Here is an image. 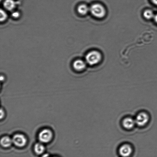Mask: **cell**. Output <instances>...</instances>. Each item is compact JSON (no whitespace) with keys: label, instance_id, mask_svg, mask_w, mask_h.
I'll use <instances>...</instances> for the list:
<instances>
[{"label":"cell","instance_id":"cell-14","mask_svg":"<svg viewBox=\"0 0 157 157\" xmlns=\"http://www.w3.org/2000/svg\"><path fill=\"white\" fill-rule=\"evenodd\" d=\"M0 14H1V22L4 21L7 19V13H6L5 11H4V10L1 9V12H0Z\"/></svg>","mask_w":157,"mask_h":157},{"label":"cell","instance_id":"cell-8","mask_svg":"<svg viewBox=\"0 0 157 157\" xmlns=\"http://www.w3.org/2000/svg\"><path fill=\"white\" fill-rule=\"evenodd\" d=\"M86 64L84 61L81 60H77L73 63V66L75 70L81 71L84 70L86 67Z\"/></svg>","mask_w":157,"mask_h":157},{"label":"cell","instance_id":"cell-6","mask_svg":"<svg viewBox=\"0 0 157 157\" xmlns=\"http://www.w3.org/2000/svg\"><path fill=\"white\" fill-rule=\"evenodd\" d=\"M133 148L130 144H123L120 147L118 150L119 155L121 157H129L133 153Z\"/></svg>","mask_w":157,"mask_h":157},{"label":"cell","instance_id":"cell-16","mask_svg":"<svg viewBox=\"0 0 157 157\" xmlns=\"http://www.w3.org/2000/svg\"><path fill=\"white\" fill-rule=\"evenodd\" d=\"M1 119H2V118H4V117L5 115L4 111L2 110V109H1Z\"/></svg>","mask_w":157,"mask_h":157},{"label":"cell","instance_id":"cell-10","mask_svg":"<svg viewBox=\"0 0 157 157\" xmlns=\"http://www.w3.org/2000/svg\"><path fill=\"white\" fill-rule=\"evenodd\" d=\"M1 143L3 147L7 148L11 146L13 142L12 139L9 137L5 136L1 138Z\"/></svg>","mask_w":157,"mask_h":157},{"label":"cell","instance_id":"cell-5","mask_svg":"<svg viewBox=\"0 0 157 157\" xmlns=\"http://www.w3.org/2000/svg\"><path fill=\"white\" fill-rule=\"evenodd\" d=\"M149 119L150 118L148 114L145 112H143L138 114L135 120L137 125L140 127H143L148 123Z\"/></svg>","mask_w":157,"mask_h":157},{"label":"cell","instance_id":"cell-18","mask_svg":"<svg viewBox=\"0 0 157 157\" xmlns=\"http://www.w3.org/2000/svg\"><path fill=\"white\" fill-rule=\"evenodd\" d=\"M151 1L154 4L157 5V0H151Z\"/></svg>","mask_w":157,"mask_h":157},{"label":"cell","instance_id":"cell-4","mask_svg":"<svg viewBox=\"0 0 157 157\" xmlns=\"http://www.w3.org/2000/svg\"><path fill=\"white\" fill-rule=\"evenodd\" d=\"M13 144L18 147H25L27 143V138L24 135L18 133L15 135L12 138Z\"/></svg>","mask_w":157,"mask_h":157},{"label":"cell","instance_id":"cell-19","mask_svg":"<svg viewBox=\"0 0 157 157\" xmlns=\"http://www.w3.org/2000/svg\"><path fill=\"white\" fill-rule=\"evenodd\" d=\"M42 157H51L49 156V155L48 154H45L43 155Z\"/></svg>","mask_w":157,"mask_h":157},{"label":"cell","instance_id":"cell-17","mask_svg":"<svg viewBox=\"0 0 157 157\" xmlns=\"http://www.w3.org/2000/svg\"><path fill=\"white\" fill-rule=\"evenodd\" d=\"M154 18V20L155 22H156L157 23V14L156 15H155Z\"/></svg>","mask_w":157,"mask_h":157},{"label":"cell","instance_id":"cell-2","mask_svg":"<svg viewBox=\"0 0 157 157\" xmlns=\"http://www.w3.org/2000/svg\"><path fill=\"white\" fill-rule=\"evenodd\" d=\"M90 11L92 15L98 18H103L106 14L105 8L99 4H94L91 6Z\"/></svg>","mask_w":157,"mask_h":157},{"label":"cell","instance_id":"cell-1","mask_svg":"<svg viewBox=\"0 0 157 157\" xmlns=\"http://www.w3.org/2000/svg\"><path fill=\"white\" fill-rule=\"evenodd\" d=\"M101 59V55L97 51H92L86 55V60L88 64L90 65H95L100 62Z\"/></svg>","mask_w":157,"mask_h":157},{"label":"cell","instance_id":"cell-13","mask_svg":"<svg viewBox=\"0 0 157 157\" xmlns=\"http://www.w3.org/2000/svg\"><path fill=\"white\" fill-rule=\"evenodd\" d=\"M144 18H146V19H151L154 18L155 15L151 10L147 9V10L144 11Z\"/></svg>","mask_w":157,"mask_h":157},{"label":"cell","instance_id":"cell-12","mask_svg":"<svg viewBox=\"0 0 157 157\" xmlns=\"http://www.w3.org/2000/svg\"><path fill=\"white\" fill-rule=\"evenodd\" d=\"M78 13L80 14L85 15L87 14L89 11H90V8L85 4H81L78 6Z\"/></svg>","mask_w":157,"mask_h":157},{"label":"cell","instance_id":"cell-11","mask_svg":"<svg viewBox=\"0 0 157 157\" xmlns=\"http://www.w3.org/2000/svg\"><path fill=\"white\" fill-rule=\"evenodd\" d=\"M4 7L8 10H12L15 9L16 3L13 0H5L4 3Z\"/></svg>","mask_w":157,"mask_h":157},{"label":"cell","instance_id":"cell-9","mask_svg":"<svg viewBox=\"0 0 157 157\" xmlns=\"http://www.w3.org/2000/svg\"><path fill=\"white\" fill-rule=\"evenodd\" d=\"M34 151L36 155H42L45 151V147L43 143L41 142L36 143L34 147Z\"/></svg>","mask_w":157,"mask_h":157},{"label":"cell","instance_id":"cell-15","mask_svg":"<svg viewBox=\"0 0 157 157\" xmlns=\"http://www.w3.org/2000/svg\"><path fill=\"white\" fill-rule=\"evenodd\" d=\"M12 15L14 18H17L20 16V14L18 12H14Z\"/></svg>","mask_w":157,"mask_h":157},{"label":"cell","instance_id":"cell-7","mask_svg":"<svg viewBox=\"0 0 157 157\" xmlns=\"http://www.w3.org/2000/svg\"><path fill=\"white\" fill-rule=\"evenodd\" d=\"M136 124L135 120L130 117L124 118L123 120L122 125L124 128L127 130H131L133 128Z\"/></svg>","mask_w":157,"mask_h":157},{"label":"cell","instance_id":"cell-3","mask_svg":"<svg viewBox=\"0 0 157 157\" xmlns=\"http://www.w3.org/2000/svg\"><path fill=\"white\" fill-rule=\"evenodd\" d=\"M53 133L51 130L48 129H44L40 131L38 137L40 142L44 144L50 142L53 139Z\"/></svg>","mask_w":157,"mask_h":157}]
</instances>
